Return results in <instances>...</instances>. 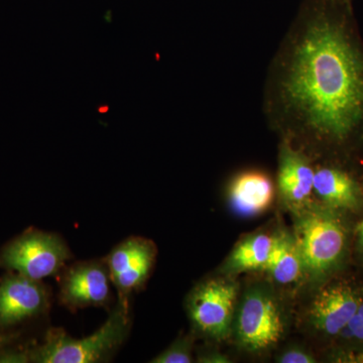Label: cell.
<instances>
[{
    "instance_id": "obj_1",
    "label": "cell",
    "mask_w": 363,
    "mask_h": 363,
    "mask_svg": "<svg viewBox=\"0 0 363 363\" xmlns=\"http://www.w3.org/2000/svg\"><path fill=\"white\" fill-rule=\"evenodd\" d=\"M267 123L315 162L363 145V48L345 18L322 2L303 9L269 66Z\"/></svg>"
},
{
    "instance_id": "obj_2",
    "label": "cell",
    "mask_w": 363,
    "mask_h": 363,
    "mask_svg": "<svg viewBox=\"0 0 363 363\" xmlns=\"http://www.w3.org/2000/svg\"><path fill=\"white\" fill-rule=\"evenodd\" d=\"M291 218L304 267L301 293L309 292L342 274L353 253L357 225L350 215L316 200Z\"/></svg>"
},
{
    "instance_id": "obj_3",
    "label": "cell",
    "mask_w": 363,
    "mask_h": 363,
    "mask_svg": "<svg viewBox=\"0 0 363 363\" xmlns=\"http://www.w3.org/2000/svg\"><path fill=\"white\" fill-rule=\"evenodd\" d=\"M295 295L266 277L241 286L229 341L248 357H269L296 324Z\"/></svg>"
},
{
    "instance_id": "obj_4",
    "label": "cell",
    "mask_w": 363,
    "mask_h": 363,
    "mask_svg": "<svg viewBox=\"0 0 363 363\" xmlns=\"http://www.w3.org/2000/svg\"><path fill=\"white\" fill-rule=\"evenodd\" d=\"M305 294L308 298L296 311V325L306 335L330 346L359 307L363 286L340 274Z\"/></svg>"
},
{
    "instance_id": "obj_5",
    "label": "cell",
    "mask_w": 363,
    "mask_h": 363,
    "mask_svg": "<svg viewBox=\"0 0 363 363\" xmlns=\"http://www.w3.org/2000/svg\"><path fill=\"white\" fill-rule=\"evenodd\" d=\"M130 328L128 309L117 306L104 325L92 335L72 338L62 329H52L43 345L28 355L40 363H92L104 360L123 342Z\"/></svg>"
},
{
    "instance_id": "obj_6",
    "label": "cell",
    "mask_w": 363,
    "mask_h": 363,
    "mask_svg": "<svg viewBox=\"0 0 363 363\" xmlns=\"http://www.w3.org/2000/svg\"><path fill=\"white\" fill-rule=\"evenodd\" d=\"M240 288L238 278L218 272L193 288L186 308L195 335L214 344L229 341Z\"/></svg>"
},
{
    "instance_id": "obj_7",
    "label": "cell",
    "mask_w": 363,
    "mask_h": 363,
    "mask_svg": "<svg viewBox=\"0 0 363 363\" xmlns=\"http://www.w3.org/2000/svg\"><path fill=\"white\" fill-rule=\"evenodd\" d=\"M70 257L65 243L54 234L28 231L11 241L0 255V264L33 281L52 276Z\"/></svg>"
},
{
    "instance_id": "obj_8",
    "label": "cell",
    "mask_w": 363,
    "mask_h": 363,
    "mask_svg": "<svg viewBox=\"0 0 363 363\" xmlns=\"http://www.w3.org/2000/svg\"><path fill=\"white\" fill-rule=\"evenodd\" d=\"M315 161L289 140L279 138L277 200L281 210L297 213L315 201Z\"/></svg>"
},
{
    "instance_id": "obj_9",
    "label": "cell",
    "mask_w": 363,
    "mask_h": 363,
    "mask_svg": "<svg viewBox=\"0 0 363 363\" xmlns=\"http://www.w3.org/2000/svg\"><path fill=\"white\" fill-rule=\"evenodd\" d=\"M156 257L155 243L142 238H130L112 250L107 269L118 292L119 305L128 309V297L149 278Z\"/></svg>"
},
{
    "instance_id": "obj_10",
    "label": "cell",
    "mask_w": 363,
    "mask_h": 363,
    "mask_svg": "<svg viewBox=\"0 0 363 363\" xmlns=\"http://www.w3.org/2000/svg\"><path fill=\"white\" fill-rule=\"evenodd\" d=\"M313 194L317 202L350 216L363 212V184L339 161L315 162Z\"/></svg>"
},
{
    "instance_id": "obj_11",
    "label": "cell",
    "mask_w": 363,
    "mask_h": 363,
    "mask_svg": "<svg viewBox=\"0 0 363 363\" xmlns=\"http://www.w3.org/2000/svg\"><path fill=\"white\" fill-rule=\"evenodd\" d=\"M276 200V182L260 169L240 172L227 184V204L234 214L242 218L266 213Z\"/></svg>"
},
{
    "instance_id": "obj_12",
    "label": "cell",
    "mask_w": 363,
    "mask_h": 363,
    "mask_svg": "<svg viewBox=\"0 0 363 363\" xmlns=\"http://www.w3.org/2000/svg\"><path fill=\"white\" fill-rule=\"evenodd\" d=\"M264 277L274 285L290 291L294 295L302 292L304 267L292 227L279 223L274 227V240Z\"/></svg>"
},
{
    "instance_id": "obj_13",
    "label": "cell",
    "mask_w": 363,
    "mask_h": 363,
    "mask_svg": "<svg viewBox=\"0 0 363 363\" xmlns=\"http://www.w3.org/2000/svg\"><path fill=\"white\" fill-rule=\"evenodd\" d=\"M108 269L98 262H84L69 269L61 285L60 298L71 309L104 306L108 302Z\"/></svg>"
},
{
    "instance_id": "obj_14",
    "label": "cell",
    "mask_w": 363,
    "mask_h": 363,
    "mask_svg": "<svg viewBox=\"0 0 363 363\" xmlns=\"http://www.w3.org/2000/svg\"><path fill=\"white\" fill-rule=\"evenodd\" d=\"M47 295L39 281L21 274L6 277L0 285V326H11L45 309Z\"/></svg>"
},
{
    "instance_id": "obj_15",
    "label": "cell",
    "mask_w": 363,
    "mask_h": 363,
    "mask_svg": "<svg viewBox=\"0 0 363 363\" xmlns=\"http://www.w3.org/2000/svg\"><path fill=\"white\" fill-rule=\"evenodd\" d=\"M274 228L257 229L235 243L218 267V274L238 278L248 272H262L271 253Z\"/></svg>"
},
{
    "instance_id": "obj_16",
    "label": "cell",
    "mask_w": 363,
    "mask_h": 363,
    "mask_svg": "<svg viewBox=\"0 0 363 363\" xmlns=\"http://www.w3.org/2000/svg\"><path fill=\"white\" fill-rule=\"evenodd\" d=\"M195 334L181 336L174 341L166 350L152 360L154 363H191L193 362V347Z\"/></svg>"
},
{
    "instance_id": "obj_17",
    "label": "cell",
    "mask_w": 363,
    "mask_h": 363,
    "mask_svg": "<svg viewBox=\"0 0 363 363\" xmlns=\"http://www.w3.org/2000/svg\"><path fill=\"white\" fill-rule=\"evenodd\" d=\"M331 345H353L363 347V298L355 314Z\"/></svg>"
},
{
    "instance_id": "obj_18",
    "label": "cell",
    "mask_w": 363,
    "mask_h": 363,
    "mask_svg": "<svg viewBox=\"0 0 363 363\" xmlns=\"http://www.w3.org/2000/svg\"><path fill=\"white\" fill-rule=\"evenodd\" d=\"M277 363H316L319 362L314 352L307 346L300 343L286 344L279 347L274 355Z\"/></svg>"
},
{
    "instance_id": "obj_19",
    "label": "cell",
    "mask_w": 363,
    "mask_h": 363,
    "mask_svg": "<svg viewBox=\"0 0 363 363\" xmlns=\"http://www.w3.org/2000/svg\"><path fill=\"white\" fill-rule=\"evenodd\" d=\"M325 359L333 363H363V347L353 345H330Z\"/></svg>"
},
{
    "instance_id": "obj_20",
    "label": "cell",
    "mask_w": 363,
    "mask_h": 363,
    "mask_svg": "<svg viewBox=\"0 0 363 363\" xmlns=\"http://www.w3.org/2000/svg\"><path fill=\"white\" fill-rule=\"evenodd\" d=\"M197 362L201 363H231L233 358L219 350L217 346L208 347L198 353Z\"/></svg>"
},
{
    "instance_id": "obj_21",
    "label": "cell",
    "mask_w": 363,
    "mask_h": 363,
    "mask_svg": "<svg viewBox=\"0 0 363 363\" xmlns=\"http://www.w3.org/2000/svg\"><path fill=\"white\" fill-rule=\"evenodd\" d=\"M353 255L363 266V218L355 226L354 242H353Z\"/></svg>"
},
{
    "instance_id": "obj_22",
    "label": "cell",
    "mask_w": 363,
    "mask_h": 363,
    "mask_svg": "<svg viewBox=\"0 0 363 363\" xmlns=\"http://www.w3.org/2000/svg\"><path fill=\"white\" fill-rule=\"evenodd\" d=\"M9 337L7 336H4L0 334V350H1L4 346H6L7 343H9Z\"/></svg>"
}]
</instances>
